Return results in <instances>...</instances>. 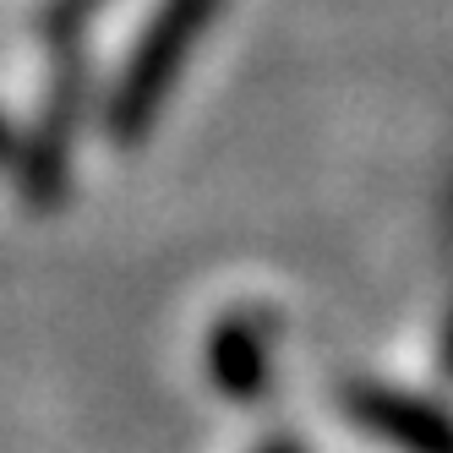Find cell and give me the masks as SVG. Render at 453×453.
<instances>
[{
	"instance_id": "1",
	"label": "cell",
	"mask_w": 453,
	"mask_h": 453,
	"mask_svg": "<svg viewBox=\"0 0 453 453\" xmlns=\"http://www.w3.org/2000/svg\"><path fill=\"white\" fill-rule=\"evenodd\" d=\"M219 6L224 0H165V6L148 17L142 39H137L132 55H126V72H120V82L110 93V110H104V126H110V137L120 148H132V142H142L153 132V115L165 110L175 77L186 72L191 50H197L203 34L213 27Z\"/></svg>"
},
{
	"instance_id": "2",
	"label": "cell",
	"mask_w": 453,
	"mask_h": 453,
	"mask_svg": "<svg viewBox=\"0 0 453 453\" xmlns=\"http://www.w3.org/2000/svg\"><path fill=\"white\" fill-rule=\"evenodd\" d=\"M349 415L404 453H453V420L410 394H394V388H355Z\"/></svg>"
},
{
	"instance_id": "3",
	"label": "cell",
	"mask_w": 453,
	"mask_h": 453,
	"mask_svg": "<svg viewBox=\"0 0 453 453\" xmlns=\"http://www.w3.org/2000/svg\"><path fill=\"white\" fill-rule=\"evenodd\" d=\"M72 115H77V77L66 72L60 88L50 93V110L39 120L34 142H27V165H22V191L27 203H50L60 197V180H66V148H72Z\"/></svg>"
},
{
	"instance_id": "4",
	"label": "cell",
	"mask_w": 453,
	"mask_h": 453,
	"mask_svg": "<svg viewBox=\"0 0 453 453\" xmlns=\"http://www.w3.org/2000/svg\"><path fill=\"white\" fill-rule=\"evenodd\" d=\"M263 372H268V344H263V328L251 317H230L219 322L213 334V377L224 394L235 399H251L263 388Z\"/></svg>"
},
{
	"instance_id": "5",
	"label": "cell",
	"mask_w": 453,
	"mask_h": 453,
	"mask_svg": "<svg viewBox=\"0 0 453 453\" xmlns=\"http://www.w3.org/2000/svg\"><path fill=\"white\" fill-rule=\"evenodd\" d=\"M93 6H104V0H55V12H50V27H77Z\"/></svg>"
},
{
	"instance_id": "6",
	"label": "cell",
	"mask_w": 453,
	"mask_h": 453,
	"mask_svg": "<svg viewBox=\"0 0 453 453\" xmlns=\"http://www.w3.org/2000/svg\"><path fill=\"white\" fill-rule=\"evenodd\" d=\"M442 366L453 372V322H448V334H442Z\"/></svg>"
},
{
	"instance_id": "7",
	"label": "cell",
	"mask_w": 453,
	"mask_h": 453,
	"mask_svg": "<svg viewBox=\"0 0 453 453\" xmlns=\"http://www.w3.org/2000/svg\"><path fill=\"white\" fill-rule=\"evenodd\" d=\"M0 148H6V126H0Z\"/></svg>"
}]
</instances>
